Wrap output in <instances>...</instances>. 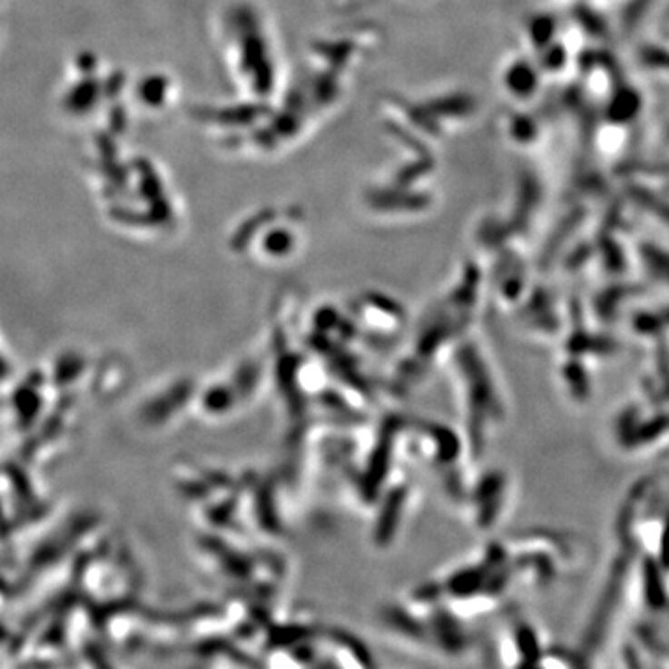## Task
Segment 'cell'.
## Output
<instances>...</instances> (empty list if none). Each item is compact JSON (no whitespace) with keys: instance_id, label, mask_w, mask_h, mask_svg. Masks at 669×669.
<instances>
[{"instance_id":"1","label":"cell","mask_w":669,"mask_h":669,"mask_svg":"<svg viewBox=\"0 0 669 669\" xmlns=\"http://www.w3.org/2000/svg\"><path fill=\"white\" fill-rule=\"evenodd\" d=\"M320 658H324L331 669H376L374 658H370L365 645L348 635H333L328 640L319 642Z\"/></svg>"}]
</instances>
